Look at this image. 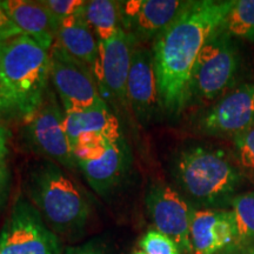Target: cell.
Wrapping results in <instances>:
<instances>
[{"label": "cell", "instance_id": "obj_15", "mask_svg": "<svg viewBox=\"0 0 254 254\" xmlns=\"http://www.w3.org/2000/svg\"><path fill=\"white\" fill-rule=\"evenodd\" d=\"M1 6L24 36L50 51L56 43L60 25L41 1L4 0Z\"/></svg>", "mask_w": 254, "mask_h": 254}, {"label": "cell", "instance_id": "obj_28", "mask_svg": "<svg viewBox=\"0 0 254 254\" xmlns=\"http://www.w3.org/2000/svg\"><path fill=\"white\" fill-rule=\"evenodd\" d=\"M9 189H11V173L5 161H0V213L7 204Z\"/></svg>", "mask_w": 254, "mask_h": 254}, {"label": "cell", "instance_id": "obj_18", "mask_svg": "<svg viewBox=\"0 0 254 254\" xmlns=\"http://www.w3.org/2000/svg\"><path fill=\"white\" fill-rule=\"evenodd\" d=\"M64 125L72 147L84 135H104L112 140L124 138L119 120L109 106L84 111H64Z\"/></svg>", "mask_w": 254, "mask_h": 254}, {"label": "cell", "instance_id": "obj_17", "mask_svg": "<svg viewBox=\"0 0 254 254\" xmlns=\"http://www.w3.org/2000/svg\"><path fill=\"white\" fill-rule=\"evenodd\" d=\"M57 41L72 57L87 65L94 74L99 67V43L85 20L82 6L62 21Z\"/></svg>", "mask_w": 254, "mask_h": 254}, {"label": "cell", "instance_id": "obj_7", "mask_svg": "<svg viewBox=\"0 0 254 254\" xmlns=\"http://www.w3.org/2000/svg\"><path fill=\"white\" fill-rule=\"evenodd\" d=\"M50 59L51 81L64 111L107 106L91 68L69 55L57 40L50 50Z\"/></svg>", "mask_w": 254, "mask_h": 254}, {"label": "cell", "instance_id": "obj_33", "mask_svg": "<svg viewBox=\"0 0 254 254\" xmlns=\"http://www.w3.org/2000/svg\"><path fill=\"white\" fill-rule=\"evenodd\" d=\"M0 45H1V44H0Z\"/></svg>", "mask_w": 254, "mask_h": 254}, {"label": "cell", "instance_id": "obj_13", "mask_svg": "<svg viewBox=\"0 0 254 254\" xmlns=\"http://www.w3.org/2000/svg\"><path fill=\"white\" fill-rule=\"evenodd\" d=\"M127 101L135 119L144 125L153 119L158 107H161L153 53L140 43L134 47L132 55L127 80Z\"/></svg>", "mask_w": 254, "mask_h": 254}, {"label": "cell", "instance_id": "obj_19", "mask_svg": "<svg viewBox=\"0 0 254 254\" xmlns=\"http://www.w3.org/2000/svg\"><path fill=\"white\" fill-rule=\"evenodd\" d=\"M85 20L98 43L110 39L116 33L120 24V4L112 0H92L82 6Z\"/></svg>", "mask_w": 254, "mask_h": 254}, {"label": "cell", "instance_id": "obj_22", "mask_svg": "<svg viewBox=\"0 0 254 254\" xmlns=\"http://www.w3.org/2000/svg\"><path fill=\"white\" fill-rule=\"evenodd\" d=\"M233 141L241 172L254 182V126L233 138Z\"/></svg>", "mask_w": 254, "mask_h": 254}, {"label": "cell", "instance_id": "obj_3", "mask_svg": "<svg viewBox=\"0 0 254 254\" xmlns=\"http://www.w3.org/2000/svg\"><path fill=\"white\" fill-rule=\"evenodd\" d=\"M173 176L185 194L201 209H225L243 183L239 165L226 152L190 146L178 153Z\"/></svg>", "mask_w": 254, "mask_h": 254}, {"label": "cell", "instance_id": "obj_16", "mask_svg": "<svg viewBox=\"0 0 254 254\" xmlns=\"http://www.w3.org/2000/svg\"><path fill=\"white\" fill-rule=\"evenodd\" d=\"M129 154L125 140L120 139L109 146L99 157L78 163L85 179L95 192L107 194L116 189L128 170Z\"/></svg>", "mask_w": 254, "mask_h": 254}, {"label": "cell", "instance_id": "obj_29", "mask_svg": "<svg viewBox=\"0 0 254 254\" xmlns=\"http://www.w3.org/2000/svg\"><path fill=\"white\" fill-rule=\"evenodd\" d=\"M215 254H254V244L243 243L238 240Z\"/></svg>", "mask_w": 254, "mask_h": 254}, {"label": "cell", "instance_id": "obj_25", "mask_svg": "<svg viewBox=\"0 0 254 254\" xmlns=\"http://www.w3.org/2000/svg\"><path fill=\"white\" fill-rule=\"evenodd\" d=\"M21 34H23L21 31L8 17V14L6 13L4 7L1 6V2H0V44L21 36Z\"/></svg>", "mask_w": 254, "mask_h": 254}, {"label": "cell", "instance_id": "obj_4", "mask_svg": "<svg viewBox=\"0 0 254 254\" xmlns=\"http://www.w3.org/2000/svg\"><path fill=\"white\" fill-rule=\"evenodd\" d=\"M0 73L13 98L18 116L30 118L50 90V51L24 34L5 41L0 45Z\"/></svg>", "mask_w": 254, "mask_h": 254}, {"label": "cell", "instance_id": "obj_14", "mask_svg": "<svg viewBox=\"0 0 254 254\" xmlns=\"http://www.w3.org/2000/svg\"><path fill=\"white\" fill-rule=\"evenodd\" d=\"M193 254H215L238 241L236 215L230 209H195L190 219Z\"/></svg>", "mask_w": 254, "mask_h": 254}, {"label": "cell", "instance_id": "obj_2", "mask_svg": "<svg viewBox=\"0 0 254 254\" xmlns=\"http://www.w3.org/2000/svg\"><path fill=\"white\" fill-rule=\"evenodd\" d=\"M25 190L46 225L57 236L77 239L91 217V204L77 185L55 161L36 163L28 171Z\"/></svg>", "mask_w": 254, "mask_h": 254}, {"label": "cell", "instance_id": "obj_32", "mask_svg": "<svg viewBox=\"0 0 254 254\" xmlns=\"http://www.w3.org/2000/svg\"><path fill=\"white\" fill-rule=\"evenodd\" d=\"M0 119H1V117H0Z\"/></svg>", "mask_w": 254, "mask_h": 254}, {"label": "cell", "instance_id": "obj_5", "mask_svg": "<svg viewBox=\"0 0 254 254\" xmlns=\"http://www.w3.org/2000/svg\"><path fill=\"white\" fill-rule=\"evenodd\" d=\"M239 65V52L233 38L222 25L206 41L193 66L189 103L212 101L224 94L236 81Z\"/></svg>", "mask_w": 254, "mask_h": 254}, {"label": "cell", "instance_id": "obj_11", "mask_svg": "<svg viewBox=\"0 0 254 254\" xmlns=\"http://www.w3.org/2000/svg\"><path fill=\"white\" fill-rule=\"evenodd\" d=\"M139 41L133 34L119 27L110 39L99 43V67L94 77L100 80L98 86L112 95L123 106L127 101V80L131 68L132 55Z\"/></svg>", "mask_w": 254, "mask_h": 254}, {"label": "cell", "instance_id": "obj_20", "mask_svg": "<svg viewBox=\"0 0 254 254\" xmlns=\"http://www.w3.org/2000/svg\"><path fill=\"white\" fill-rule=\"evenodd\" d=\"M224 28L232 38L254 41V0H236Z\"/></svg>", "mask_w": 254, "mask_h": 254}, {"label": "cell", "instance_id": "obj_6", "mask_svg": "<svg viewBox=\"0 0 254 254\" xmlns=\"http://www.w3.org/2000/svg\"><path fill=\"white\" fill-rule=\"evenodd\" d=\"M0 254H63V249L34 205L18 196L0 232Z\"/></svg>", "mask_w": 254, "mask_h": 254}, {"label": "cell", "instance_id": "obj_1", "mask_svg": "<svg viewBox=\"0 0 254 254\" xmlns=\"http://www.w3.org/2000/svg\"><path fill=\"white\" fill-rule=\"evenodd\" d=\"M236 0L187 1L172 24L153 40L155 75L161 109L179 116L189 104L193 66L208 38L225 24Z\"/></svg>", "mask_w": 254, "mask_h": 254}, {"label": "cell", "instance_id": "obj_21", "mask_svg": "<svg viewBox=\"0 0 254 254\" xmlns=\"http://www.w3.org/2000/svg\"><path fill=\"white\" fill-rule=\"evenodd\" d=\"M236 215L238 240L254 244V192L238 194L231 201Z\"/></svg>", "mask_w": 254, "mask_h": 254}, {"label": "cell", "instance_id": "obj_8", "mask_svg": "<svg viewBox=\"0 0 254 254\" xmlns=\"http://www.w3.org/2000/svg\"><path fill=\"white\" fill-rule=\"evenodd\" d=\"M27 139L32 147L49 160L68 170L78 167L64 125V109L52 91L49 90L44 103L30 117Z\"/></svg>", "mask_w": 254, "mask_h": 254}, {"label": "cell", "instance_id": "obj_31", "mask_svg": "<svg viewBox=\"0 0 254 254\" xmlns=\"http://www.w3.org/2000/svg\"><path fill=\"white\" fill-rule=\"evenodd\" d=\"M134 254H146L145 252H136V253H134Z\"/></svg>", "mask_w": 254, "mask_h": 254}, {"label": "cell", "instance_id": "obj_10", "mask_svg": "<svg viewBox=\"0 0 254 254\" xmlns=\"http://www.w3.org/2000/svg\"><path fill=\"white\" fill-rule=\"evenodd\" d=\"M254 126V84L231 91L200 117L198 128L204 134L236 138Z\"/></svg>", "mask_w": 254, "mask_h": 254}, {"label": "cell", "instance_id": "obj_26", "mask_svg": "<svg viewBox=\"0 0 254 254\" xmlns=\"http://www.w3.org/2000/svg\"><path fill=\"white\" fill-rule=\"evenodd\" d=\"M18 116L17 106L0 73V117Z\"/></svg>", "mask_w": 254, "mask_h": 254}, {"label": "cell", "instance_id": "obj_27", "mask_svg": "<svg viewBox=\"0 0 254 254\" xmlns=\"http://www.w3.org/2000/svg\"><path fill=\"white\" fill-rule=\"evenodd\" d=\"M63 254H106V249L100 240L94 239L81 245L66 247Z\"/></svg>", "mask_w": 254, "mask_h": 254}, {"label": "cell", "instance_id": "obj_30", "mask_svg": "<svg viewBox=\"0 0 254 254\" xmlns=\"http://www.w3.org/2000/svg\"><path fill=\"white\" fill-rule=\"evenodd\" d=\"M9 131L7 127L0 125V161H5L8 154Z\"/></svg>", "mask_w": 254, "mask_h": 254}, {"label": "cell", "instance_id": "obj_12", "mask_svg": "<svg viewBox=\"0 0 254 254\" xmlns=\"http://www.w3.org/2000/svg\"><path fill=\"white\" fill-rule=\"evenodd\" d=\"M120 24L135 39H155L173 23L187 1L179 0H129L119 1Z\"/></svg>", "mask_w": 254, "mask_h": 254}, {"label": "cell", "instance_id": "obj_9", "mask_svg": "<svg viewBox=\"0 0 254 254\" xmlns=\"http://www.w3.org/2000/svg\"><path fill=\"white\" fill-rule=\"evenodd\" d=\"M146 208L157 231L173 240L182 254H193L190 219L194 208L176 189L155 183L147 190Z\"/></svg>", "mask_w": 254, "mask_h": 254}, {"label": "cell", "instance_id": "obj_23", "mask_svg": "<svg viewBox=\"0 0 254 254\" xmlns=\"http://www.w3.org/2000/svg\"><path fill=\"white\" fill-rule=\"evenodd\" d=\"M139 245L146 254H182L173 240L157 230L148 231Z\"/></svg>", "mask_w": 254, "mask_h": 254}, {"label": "cell", "instance_id": "obj_24", "mask_svg": "<svg viewBox=\"0 0 254 254\" xmlns=\"http://www.w3.org/2000/svg\"><path fill=\"white\" fill-rule=\"evenodd\" d=\"M41 2L60 25L64 19L77 12L86 1H82V0H44Z\"/></svg>", "mask_w": 254, "mask_h": 254}]
</instances>
